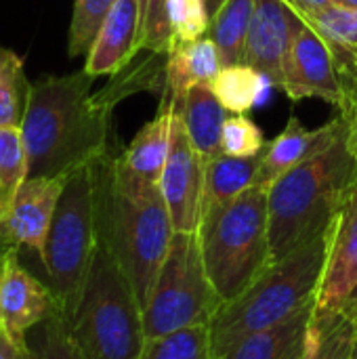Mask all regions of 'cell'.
I'll list each match as a JSON object with an SVG mask.
<instances>
[{
    "instance_id": "obj_1",
    "label": "cell",
    "mask_w": 357,
    "mask_h": 359,
    "mask_svg": "<svg viewBox=\"0 0 357 359\" xmlns=\"http://www.w3.org/2000/svg\"><path fill=\"white\" fill-rule=\"evenodd\" d=\"M93 80L80 69L32 84L19 126L27 151V179L67 177L112 147V109L95 101Z\"/></svg>"
},
{
    "instance_id": "obj_2",
    "label": "cell",
    "mask_w": 357,
    "mask_h": 359,
    "mask_svg": "<svg viewBox=\"0 0 357 359\" xmlns=\"http://www.w3.org/2000/svg\"><path fill=\"white\" fill-rule=\"evenodd\" d=\"M93 170L97 236L126 271L143 307L175 236L160 183L135 177L112 147L93 162Z\"/></svg>"
},
{
    "instance_id": "obj_3",
    "label": "cell",
    "mask_w": 357,
    "mask_h": 359,
    "mask_svg": "<svg viewBox=\"0 0 357 359\" xmlns=\"http://www.w3.org/2000/svg\"><path fill=\"white\" fill-rule=\"evenodd\" d=\"M356 181L357 154L349 145L345 122L339 137L324 151L269 185L271 263L326 231Z\"/></svg>"
},
{
    "instance_id": "obj_4",
    "label": "cell",
    "mask_w": 357,
    "mask_h": 359,
    "mask_svg": "<svg viewBox=\"0 0 357 359\" xmlns=\"http://www.w3.org/2000/svg\"><path fill=\"white\" fill-rule=\"evenodd\" d=\"M330 236L332 225L284 259L274 261L244 294L221 305L208 326L215 358L244 337L284 324L316 303L328 259Z\"/></svg>"
},
{
    "instance_id": "obj_5",
    "label": "cell",
    "mask_w": 357,
    "mask_h": 359,
    "mask_svg": "<svg viewBox=\"0 0 357 359\" xmlns=\"http://www.w3.org/2000/svg\"><path fill=\"white\" fill-rule=\"evenodd\" d=\"M65 320L86 359H139L143 351L147 339L141 301L99 236L76 307Z\"/></svg>"
},
{
    "instance_id": "obj_6",
    "label": "cell",
    "mask_w": 357,
    "mask_h": 359,
    "mask_svg": "<svg viewBox=\"0 0 357 359\" xmlns=\"http://www.w3.org/2000/svg\"><path fill=\"white\" fill-rule=\"evenodd\" d=\"M269 187L252 185L236 200L202 217L198 238L210 284L227 305L271 265Z\"/></svg>"
},
{
    "instance_id": "obj_7",
    "label": "cell",
    "mask_w": 357,
    "mask_h": 359,
    "mask_svg": "<svg viewBox=\"0 0 357 359\" xmlns=\"http://www.w3.org/2000/svg\"><path fill=\"white\" fill-rule=\"evenodd\" d=\"M97 246L95 170L86 164L67 175L46 236L42 267L61 313L72 316Z\"/></svg>"
},
{
    "instance_id": "obj_8",
    "label": "cell",
    "mask_w": 357,
    "mask_h": 359,
    "mask_svg": "<svg viewBox=\"0 0 357 359\" xmlns=\"http://www.w3.org/2000/svg\"><path fill=\"white\" fill-rule=\"evenodd\" d=\"M219 309L221 301L206 273L198 231H175L143 305L145 339H158L194 326H210Z\"/></svg>"
},
{
    "instance_id": "obj_9",
    "label": "cell",
    "mask_w": 357,
    "mask_h": 359,
    "mask_svg": "<svg viewBox=\"0 0 357 359\" xmlns=\"http://www.w3.org/2000/svg\"><path fill=\"white\" fill-rule=\"evenodd\" d=\"M160 191L170 212L175 231L196 233L204 206V160L191 145L181 116L175 111L170 151L160 177Z\"/></svg>"
},
{
    "instance_id": "obj_10",
    "label": "cell",
    "mask_w": 357,
    "mask_h": 359,
    "mask_svg": "<svg viewBox=\"0 0 357 359\" xmlns=\"http://www.w3.org/2000/svg\"><path fill=\"white\" fill-rule=\"evenodd\" d=\"M292 101L318 97L339 109L345 105V88L328 42L307 23L299 29L288 50L282 86Z\"/></svg>"
},
{
    "instance_id": "obj_11",
    "label": "cell",
    "mask_w": 357,
    "mask_h": 359,
    "mask_svg": "<svg viewBox=\"0 0 357 359\" xmlns=\"http://www.w3.org/2000/svg\"><path fill=\"white\" fill-rule=\"evenodd\" d=\"M316 311H357V181L332 221Z\"/></svg>"
},
{
    "instance_id": "obj_12",
    "label": "cell",
    "mask_w": 357,
    "mask_h": 359,
    "mask_svg": "<svg viewBox=\"0 0 357 359\" xmlns=\"http://www.w3.org/2000/svg\"><path fill=\"white\" fill-rule=\"evenodd\" d=\"M59 311L50 286L21 263L19 248H11L0 282V328L17 343L27 345L29 330Z\"/></svg>"
},
{
    "instance_id": "obj_13",
    "label": "cell",
    "mask_w": 357,
    "mask_h": 359,
    "mask_svg": "<svg viewBox=\"0 0 357 359\" xmlns=\"http://www.w3.org/2000/svg\"><path fill=\"white\" fill-rule=\"evenodd\" d=\"M303 21L286 0H257L242 63L261 72L274 86H282L284 63Z\"/></svg>"
},
{
    "instance_id": "obj_14",
    "label": "cell",
    "mask_w": 357,
    "mask_h": 359,
    "mask_svg": "<svg viewBox=\"0 0 357 359\" xmlns=\"http://www.w3.org/2000/svg\"><path fill=\"white\" fill-rule=\"evenodd\" d=\"M65 179L67 177H29L17 194L8 219L0 223V244L19 250L29 248L42 259Z\"/></svg>"
},
{
    "instance_id": "obj_15",
    "label": "cell",
    "mask_w": 357,
    "mask_h": 359,
    "mask_svg": "<svg viewBox=\"0 0 357 359\" xmlns=\"http://www.w3.org/2000/svg\"><path fill=\"white\" fill-rule=\"evenodd\" d=\"M343 124H345L343 116H337L322 128L309 130L299 122V118L292 116L286 128L263 149V162H261L255 185L269 187L295 166L324 151L339 137V133L343 130Z\"/></svg>"
},
{
    "instance_id": "obj_16",
    "label": "cell",
    "mask_w": 357,
    "mask_h": 359,
    "mask_svg": "<svg viewBox=\"0 0 357 359\" xmlns=\"http://www.w3.org/2000/svg\"><path fill=\"white\" fill-rule=\"evenodd\" d=\"M139 23V0H118L86 53L84 72L93 78L114 76L130 63L137 55Z\"/></svg>"
},
{
    "instance_id": "obj_17",
    "label": "cell",
    "mask_w": 357,
    "mask_h": 359,
    "mask_svg": "<svg viewBox=\"0 0 357 359\" xmlns=\"http://www.w3.org/2000/svg\"><path fill=\"white\" fill-rule=\"evenodd\" d=\"M223 67L221 50L210 36L173 48L168 53L166 86L160 97V107H177L194 84H210Z\"/></svg>"
},
{
    "instance_id": "obj_18",
    "label": "cell",
    "mask_w": 357,
    "mask_h": 359,
    "mask_svg": "<svg viewBox=\"0 0 357 359\" xmlns=\"http://www.w3.org/2000/svg\"><path fill=\"white\" fill-rule=\"evenodd\" d=\"M175 111L181 116L191 145L196 147L204 164L223 154L221 135L227 120V109L221 105L208 82L194 84L175 107Z\"/></svg>"
},
{
    "instance_id": "obj_19",
    "label": "cell",
    "mask_w": 357,
    "mask_h": 359,
    "mask_svg": "<svg viewBox=\"0 0 357 359\" xmlns=\"http://www.w3.org/2000/svg\"><path fill=\"white\" fill-rule=\"evenodd\" d=\"M173 120L175 107H158L154 120H149L120 151V162L126 170L135 177L160 183L168 151H170V137H173Z\"/></svg>"
},
{
    "instance_id": "obj_20",
    "label": "cell",
    "mask_w": 357,
    "mask_h": 359,
    "mask_svg": "<svg viewBox=\"0 0 357 359\" xmlns=\"http://www.w3.org/2000/svg\"><path fill=\"white\" fill-rule=\"evenodd\" d=\"M316 305V303H314ZM314 305L269 330L244 337L215 359H297L305 347V334Z\"/></svg>"
},
{
    "instance_id": "obj_21",
    "label": "cell",
    "mask_w": 357,
    "mask_h": 359,
    "mask_svg": "<svg viewBox=\"0 0 357 359\" xmlns=\"http://www.w3.org/2000/svg\"><path fill=\"white\" fill-rule=\"evenodd\" d=\"M263 162V151L250 158L217 156L204 164V206L202 217L223 208L248 187L255 185L259 168Z\"/></svg>"
},
{
    "instance_id": "obj_22",
    "label": "cell",
    "mask_w": 357,
    "mask_h": 359,
    "mask_svg": "<svg viewBox=\"0 0 357 359\" xmlns=\"http://www.w3.org/2000/svg\"><path fill=\"white\" fill-rule=\"evenodd\" d=\"M168 53H137L130 63L112 76V80L95 93V101L114 111V107L135 93H158L162 97L166 86Z\"/></svg>"
},
{
    "instance_id": "obj_23",
    "label": "cell",
    "mask_w": 357,
    "mask_h": 359,
    "mask_svg": "<svg viewBox=\"0 0 357 359\" xmlns=\"http://www.w3.org/2000/svg\"><path fill=\"white\" fill-rule=\"evenodd\" d=\"M357 337V311H316L299 359H349Z\"/></svg>"
},
{
    "instance_id": "obj_24",
    "label": "cell",
    "mask_w": 357,
    "mask_h": 359,
    "mask_svg": "<svg viewBox=\"0 0 357 359\" xmlns=\"http://www.w3.org/2000/svg\"><path fill=\"white\" fill-rule=\"evenodd\" d=\"M255 4L257 0H225L219 13L210 19L208 34L221 50L223 65L242 63Z\"/></svg>"
},
{
    "instance_id": "obj_25",
    "label": "cell",
    "mask_w": 357,
    "mask_h": 359,
    "mask_svg": "<svg viewBox=\"0 0 357 359\" xmlns=\"http://www.w3.org/2000/svg\"><path fill=\"white\" fill-rule=\"evenodd\" d=\"M265 76L246 63L225 65L210 82L221 105L231 114H246L261 101Z\"/></svg>"
},
{
    "instance_id": "obj_26",
    "label": "cell",
    "mask_w": 357,
    "mask_h": 359,
    "mask_svg": "<svg viewBox=\"0 0 357 359\" xmlns=\"http://www.w3.org/2000/svg\"><path fill=\"white\" fill-rule=\"evenodd\" d=\"M27 181V151L19 126H0V223L11 215L21 185Z\"/></svg>"
},
{
    "instance_id": "obj_27",
    "label": "cell",
    "mask_w": 357,
    "mask_h": 359,
    "mask_svg": "<svg viewBox=\"0 0 357 359\" xmlns=\"http://www.w3.org/2000/svg\"><path fill=\"white\" fill-rule=\"evenodd\" d=\"M29 88L23 59L0 44V126H21Z\"/></svg>"
},
{
    "instance_id": "obj_28",
    "label": "cell",
    "mask_w": 357,
    "mask_h": 359,
    "mask_svg": "<svg viewBox=\"0 0 357 359\" xmlns=\"http://www.w3.org/2000/svg\"><path fill=\"white\" fill-rule=\"evenodd\" d=\"M139 359H215L210 328L194 326L158 339H147Z\"/></svg>"
},
{
    "instance_id": "obj_29",
    "label": "cell",
    "mask_w": 357,
    "mask_h": 359,
    "mask_svg": "<svg viewBox=\"0 0 357 359\" xmlns=\"http://www.w3.org/2000/svg\"><path fill=\"white\" fill-rule=\"evenodd\" d=\"M27 347L34 359H86L74 343L61 311L29 330Z\"/></svg>"
},
{
    "instance_id": "obj_30",
    "label": "cell",
    "mask_w": 357,
    "mask_h": 359,
    "mask_svg": "<svg viewBox=\"0 0 357 359\" xmlns=\"http://www.w3.org/2000/svg\"><path fill=\"white\" fill-rule=\"evenodd\" d=\"M118 0H76L67 34V55H86Z\"/></svg>"
},
{
    "instance_id": "obj_31",
    "label": "cell",
    "mask_w": 357,
    "mask_h": 359,
    "mask_svg": "<svg viewBox=\"0 0 357 359\" xmlns=\"http://www.w3.org/2000/svg\"><path fill=\"white\" fill-rule=\"evenodd\" d=\"M166 17L170 25V50L204 38L210 27L204 0H166Z\"/></svg>"
},
{
    "instance_id": "obj_32",
    "label": "cell",
    "mask_w": 357,
    "mask_h": 359,
    "mask_svg": "<svg viewBox=\"0 0 357 359\" xmlns=\"http://www.w3.org/2000/svg\"><path fill=\"white\" fill-rule=\"evenodd\" d=\"M139 17L137 53H170L166 0H139Z\"/></svg>"
},
{
    "instance_id": "obj_33",
    "label": "cell",
    "mask_w": 357,
    "mask_h": 359,
    "mask_svg": "<svg viewBox=\"0 0 357 359\" xmlns=\"http://www.w3.org/2000/svg\"><path fill=\"white\" fill-rule=\"evenodd\" d=\"M263 149H265L263 130L246 114L227 116L221 135V151L225 156L250 158L261 154Z\"/></svg>"
},
{
    "instance_id": "obj_34",
    "label": "cell",
    "mask_w": 357,
    "mask_h": 359,
    "mask_svg": "<svg viewBox=\"0 0 357 359\" xmlns=\"http://www.w3.org/2000/svg\"><path fill=\"white\" fill-rule=\"evenodd\" d=\"M341 116L347 122L349 145L357 154V82L347 88V97H345V105L341 107Z\"/></svg>"
},
{
    "instance_id": "obj_35",
    "label": "cell",
    "mask_w": 357,
    "mask_h": 359,
    "mask_svg": "<svg viewBox=\"0 0 357 359\" xmlns=\"http://www.w3.org/2000/svg\"><path fill=\"white\" fill-rule=\"evenodd\" d=\"M0 359H34L27 345L17 343L0 328Z\"/></svg>"
},
{
    "instance_id": "obj_36",
    "label": "cell",
    "mask_w": 357,
    "mask_h": 359,
    "mask_svg": "<svg viewBox=\"0 0 357 359\" xmlns=\"http://www.w3.org/2000/svg\"><path fill=\"white\" fill-rule=\"evenodd\" d=\"M206 2V8H208V15H210V19L219 13V8L225 4V0H204Z\"/></svg>"
},
{
    "instance_id": "obj_37",
    "label": "cell",
    "mask_w": 357,
    "mask_h": 359,
    "mask_svg": "<svg viewBox=\"0 0 357 359\" xmlns=\"http://www.w3.org/2000/svg\"><path fill=\"white\" fill-rule=\"evenodd\" d=\"M13 246H4L0 244V282H2V271H4V261H6V255Z\"/></svg>"
},
{
    "instance_id": "obj_38",
    "label": "cell",
    "mask_w": 357,
    "mask_h": 359,
    "mask_svg": "<svg viewBox=\"0 0 357 359\" xmlns=\"http://www.w3.org/2000/svg\"><path fill=\"white\" fill-rule=\"evenodd\" d=\"M335 4H341L345 8H353L357 11V0H335Z\"/></svg>"
},
{
    "instance_id": "obj_39",
    "label": "cell",
    "mask_w": 357,
    "mask_h": 359,
    "mask_svg": "<svg viewBox=\"0 0 357 359\" xmlns=\"http://www.w3.org/2000/svg\"><path fill=\"white\" fill-rule=\"evenodd\" d=\"M349 359H357V337H356V345H353V351H351V358Z\"/></svg>"
},
{
    "instance_id": "obj_40",
    "label": "cell",
    "mask_w": 357,
    "mask_h": 359,
    "mask_svg": "<svg viewBox=\"0 0 357 359\" xmlns=\"http://www.w3.org/2000/svg\"><path fill=\"white\" fill-rule=\"evenodd\" d=\"M356 69H357V61H356Z\"/></svg>"
},
{
    "instance_id": "obj_41",
    "label": "cell",
    "mask_w": 357,
    "mask_h": 359,
    "mask_svg": "<svg viewBox=\"0 0 357 359\" xmlns=\"http://www.w3.org/2000/svg\"><path fill=\"white\" fill-rule=\"evenodd\" d=\"M332 2H335V0H332Z\"/></svg>"
}]
</instances>
